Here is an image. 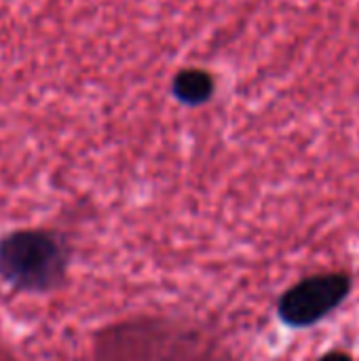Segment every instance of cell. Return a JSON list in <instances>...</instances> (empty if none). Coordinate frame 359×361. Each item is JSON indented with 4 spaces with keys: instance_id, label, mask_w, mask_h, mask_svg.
I'll use <instances>...</instances> for the list:
<instances>
[{
    "instance_id": "obj_4",
    "label": "cell",
    "mask_w": 359,
    "mask_h": 361,
    "mask_svg": "<svg viewBox=\"0 0 359 361\" xmlns=\"http://www.w3.org/2000/svg\"><path fill=\"white\" fill-rule=\"evenodd\" d=\"M322 361H351L345 353H330L326 357H322Z\"/></svg>"
},
{
    "instance_id": "obj_2",
    "label": "cell",
    "mask_w": 359,
    "mask_h": 361,
    "mask_svg": "<svg viewBox=\"0 0 359 361\" xmlns=\"http://www.w3.org/2000/svg\"><path fill=\"white\" fill-rule=\"evenodd\" d=\"M351 281L345 275H322L311 277L296 288H292L279 302V315L288 326L305 328L322 317H326L332 309H336L349 294Z\"/></svg>"
},
{
    "instance_id": "obj_1",
    "label": "cell",
    "mask_w": 359,
    "mask_h": 361,
    "mask_svg": "<svg viewBox=\"0 0 359 361\" xmlns=\"http://www.w3.org/2000/svg\"><path fill=\"white\" fill-rule=\"evenodd\" d=\"M63 269L57 243L40 233H17L0 243V273L19 288H49Z\"/></svg>"
},
{
    "instance_id": "obj_3",
    "label": "cell",
    "mask_w": 359,
    "mask_h": 361,
    "mask_svg": "<svg viewBox=\"0 0 359 361\" xmlns=\"http://www.w3.org/2000/svg\"><path fill=\"white\" fill-rule=\"evenodd\" d=\"M174 95L188 106H199L205 104L212 93H214V78L209 72L199 70V68H188L182 70L174 78Z\"/></svg>"
}]
</instances>
